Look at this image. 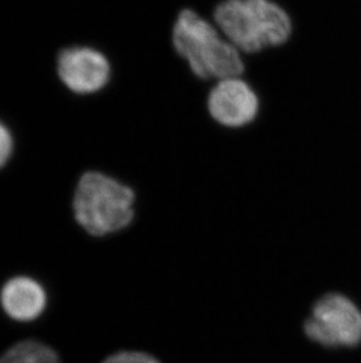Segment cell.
Instances as JSON below:
<instances>
[{"label": "cell", "instance_id": "cell-1", "mask_svg": "<svg viewBox=\"0 0 361 363\" xmlns=\"http://www.w3.org/2000/svg\"><path fill=\"white\" fill-rule=\"evenodd\" d=\"M171 43L176 57L198 82L246 74L244 55L225 38L214 21L193 7L178 11L171 26Z\"/></svg>", "mask_w": 361, "mask_h": 363}, {"label": "cell", "instance_id": "cell-2", "mask_svg": "<svg viewBox=\"0 0 361 363\" xmlns=\"http://www.w3.org/2000/svg\"><path fill=\"white\" fill-rule=\"evenodd\" d=\"M212 21L243 55H258L287 46L294 35V21L277 0H219Z\"/></svg>", "mask_w": 361, "mask_h": 363}, {"label": "cell", "instance_id": "cell-3", "mask_svg": "<svg viewBox=\"0 0 361 363\" xmlns=\"http://www.w3.org/2000/svg\"><path fill=\"white\" fill-rule=\"evenodd\" d=\"M134 202L128 186L101 172H86L73 193V218L91 237H106L133 221Z\"/></svg>", "mask_w": 361, "mask_h": 363}, {"label": "cell", "instance_id": "cell-4", "mask_svg": "<svg viewBox=\"0 0 361 363\" xmlns=\"http://www.w3.org/2000/svg\"><path fill=\"white\" fill-rule=\"evenodd\" d=\"M208 118L225 130H242L258 121L262 100L255 85L243 76L216 80L205 94Z\"/></svg>", "mask_w": 361, "mask_h": 363}, {"label": "cell", "instance_id": "cell-5", "mask_svg": "<svg viewBox=\"0 0 361 363\" xmlns=\"http://www.w3.org/2000/svg\"><path fill=\"white\" fill-rule=\"evenodd\" d=\"M304 329L323 346H357L361 341V312L344 295L328 294L316 303Z\"/></svg>", "mask_w": 361, "mask_h": 363}, {"label": "cell", "instance_id": "cell-6", "mask_svg": "<svg viewBox=\"0 0 361 363\" xmlns=\"http://www.w3.org/2000/svg\"><path fill=\"white\" fill-rule=\"evenodd\" d=\"M60 79L73 92L88 94L103 89L110 78L106 55L94 48H67L59 55Z\"/></svg>", "mask_w": 361, "mask_h": 363}, {"label": "cell", "instance_id": "cell-7", "mask_svg": "<svg viewBox=\"0 0 361 363\" xmlns=\"http://www.w3.org/2000/svg\"><path fill=\"white\" fill-rule=\"evenodd\" d=\"M44 286L28 275L8 279L0 289V307L7 318L16 323L35 321L47 307Z\"/></svg>", "mask_w": 361, "mask_h": 363}, {"label": "cell", "instance_id": "cell-8", "mask_svg": "<svg viewBox=\"0 0 361 363\" xmlns=\"http://www.w3.org/2000/svg\"><path fill=\"white\" fill-rule=\"evenodd\" d=\"M0 363H62L58 353L39 340H21L0 355Z\"/></svg>", "mask_w": 361, "mask_h": 363}, {"label": "cell", "instance_id": "cell-9", "mask_svg": "<svg viewBox=\"0 0 361 363\" xmlns=\"http://www.w3.org/2000/svg\"><path fill=\"white\" fill-rule=\"evenodd\" d=\"M103 363H160L155 357L141 352H120L107 357Z\"/></svg>", "mask_w": 361, "mask_h": 363}, {"label": "cell", "instance_id": "cell-10", "mask_svg": "<svg viewBox=\"0 0 361 363\" xmlns=\"http://www.w3.org/2000/svg\"><path fill=\"white\" fill-rule=\"evenodd\" d=\"M13 151V139L10 130L0 123V168L4 167Z\"/></svg>", "mask_w": 361, "mask_h": 363}]
</instances>
